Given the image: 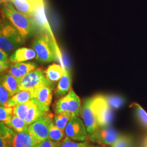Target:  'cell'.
Returning <instances> with one entry per match:
<instances>
[{
	"mask_svg": "<svg viewBox=\"0 0 147 147\" xmlns=\"http://www.w3.org/2000/svg\"><path fill=\"white\" fill-rule=\"evenodd\" d=\"M1 84H2L12 96L20 91L19 80L9 74H5L1 75Z\"/></svg>",
	"mask_w": 147,
	"mask_h": 147,
	"instance_id": "17",
	"label": "cell"
},
{
	"mask_svg": "<svg viewBox=\"0 0 147 147\" xmlns=\"http://www.w3.org/2000/svg\"><path fill=\"white\" fill-rule=\"evenodd\" d=\"M87 147H104L102 146H98V145H92V144H90L89 146H88Z\"/></svg>",
	"mask_w": 147,
	"mask_h": 147,
	"instance_id": "35",
	"label": "cell"
},
{
	"mask_svg": "<svg viewBox=\"0 0 147 147\" xmlns=\"http://www.w3.org/2000/svg\"><path fill=\"white\" fill-rule=\"evenodd\" d=\"M34 90H24L12 96L5 104L6 107H14L16 106L24 104L34 98Z\"/></svg>",
	"mask_w": 147,
	"mask_h": 147,
	"instance_id": "15",
	"label": "cell"
},
{
	"mask_svg": "<svg viewBox=\"0 0 147 147\" xmlns=\"http://www.w3.org/2000/svg\"><path fill=\"white\" fill-rule=\"evenodd\" d=\"M34 98L44 110L49 112L53 99L52 84H47L37 89L34 92Z\"/></svg>",
	"mask_w": 147,
	"mask_h": 147,
	"instance_id": "12",
	"label": "cell"
},
{
	"mask_svg": "<svg viewBox=\"0 0 147 147\" xmlns=\"http://www.w3.org/2000/svg\"><path fill=\"white\" fill-rule=\"evenodd\" d=\"M5 125L16 132H28V125L27 124L25 121L15 115L12 117L11 121Z\"/></svg>",
	"mask_w": 147,
	"mask_h": 147,
	"instance_id": "23",
	"label": "cell"
},
{
	"mask_svg": "<svg viewBox=\"0 0 147 147\" xmlns=\"http://www.w3.org/2000/svg\"><path fill=\"white\" fill-rule=\"evenodd\" d=\"M16 132L1 122L0 147H12Z\"/></svg>",
	"mask_w": 147,
	"mask_h": 147,
	"instance_id": "19",
	"label": "cell"
},
{
	"mask_svg": "<svg viewBox=\"0 0 147 147\" xmlns=\"http://www.w3.org/2000/svg\"><path fill=\"white\" fill-rule=\"evenodd\" d=\"M12 95L5 89V88L1 84L0 86V104L1 106H5L7 102L11 99Z\"/></svg>",
	"mask_w": 147,
	"mask_h": 147,
	"instance_id": "33",
	"label": "cell"
},
{
	"mask_svg": "<svg viewBox=\"0 0 147 147\" xmlns=\"http://www.w3.org/2000/svg\"><path fill=\"white\" fill-rule=\"evenodd\" d=\"M59 142H55L49 140L38 143L34 147H59L61 145Z\"/></svg>",
	"mask_w": 147,
	"mask_h": 147,
	"instance_id": "34",
	"label": "cell"
},
{
	"mask_svg": "<svg viewBox=\"0 0 147 147\" xmlns=\"http://www.w3.org/2000/svg\"><path fill=\"white\" fill-rule=\"evenodd\" d=\"M64 69L60 65L53 63L48 67L46 71L45 76L47 79L52 84L53 82L59 81L64 74Z\"/></svg>",
	"mask_w": 147,
	"mask_h": 147,
	"instance_id": "22",
	"label": "cell"
},
{
	"mask_svg": "<svg viewBox=\"0 0 147 147\" xmlns=\"http://www.w3.org/2000/svg\"><path fill=\"white\" fill-rule=\"evenodd\" d=\"M71 118V116L66 113L56 114L54 116V123L56 126L64 131Z\"/></svg>",
	"mask_w": 147,
	"mask_h": 147,
	"instance_id": "27",
	"label": "cell"
},
{
	"mask_svg": "<svg viewBox=\"0 0 147 147\" xmlns=\"http://www.w3.org/2000/svg\"><path fill=\"white\" fill-rule=\"evenodd\" d=\"M25 39L5 16L1 20L0 30V47L8 54L23 45Z\"/></svg>",
	"mask_w": 147,
	"mask_h": 147,
	"instance_id": "3",
	"label": "cell"
},
{
	"mask_svg": "<svg viewBox=\"0 0 147 147\" xmlns=\"http://www.w3.org/2000/svg\"><path fill=\"white\" fill-rule=\"evenodd\" d=\"M2 12L25 39L31 36L37 29L32 18L18 11L11 2L3 4Z\"/></svg>",
	"mask_w": 147,
	"mask_h": 147,
	"instance_id": "2",
	"label": "cell"
},
{
	"mask_svg": "<svg viewBox=\"0 0 147 147\" xmlns=\"http://www.w3.org/2000/svg\"><path fill=\"white\" fill-rule=\"evenodd\" d=\"M80 115L83 119L88 135L93 134L99 127L93 96L85 100L83 106L81 109Z\"/></svg>",
	"mask_w": 147,
	"mask_h": 147,
	"instance_id": "10",
	"label": "cell"
},
{
	"mask_svg": "<svg viewBox=\"0 0 147 147\" xmlns=\"http://www.w3.org/2000/svg\"><path fill=\"white\" fill-rule=\"evenodd\" d=\"M71 75L68 69H64V74L61 79L59 80L55 95L56 96H63L67 94L71 89Z\"/></svg>",
	"mask_w": 147,
	"mask_h": 147,
	"instance_id": "18",
	"label": "cell"
},
{
	"mask_svg": "<svg viewBox=\"0 0 147 147\" xmlns=\"http://www.w3.org/2000/svg\"><path fill=\"white\" fill-rule=\"evenodd\" d=\"M134 141L131 137L128 135H121L120 137L113 143L111 147H133Z\"/></svg>",
	"mask_w": 147,
	"mask_h": 147,
	"instance_id": "30",
	"label": "cell"
},
{
	"mask_svg": "<svg viewBox=\"0 0 147 147\" xmlns=\"http://www.w3.org/2000/svg\"><path fill=\"white\" fill-rule=\"evenodd\" d=\"M81 100L73 89L59 98L55 105L56 114L66 113L71 118L78 117L81 111Z\"/></svg>",
	"mask_w": 147,
	"mask_h": 147,
	"instance_id": "4",
	"label": "cell"
},
{
	"mask_svg": "<svg viewBox=\"0 0 147 147\" xmlns=\"http://www.w3.org/2000/svg\"><path fill=\"white\" fill-rule=\"evenodd\" d=\"M36 57V53L34 49L21 47L16 49L9 57L12 63L22 62Z\"/></svg>",
	"mask_w": 147,
	"mask_h": 147,
	"instance_id": "14",
	"label": "cell"
},
{
	"mask_svg": "<svg viewBox=\"0 0 147 147\" xmlns=\"http://www.w3.org/2000/svg\"><path fill=\"white\" fill-rule=\"evenodd\" d=\"M20 89L36 91L42 86L52 84L47 79L44 72L40 69H34L19 80Z\"/></svg>",
	"mask_w": 147,
	"mask_h": 147,
	"instance_id": "7",
	"label": "cell"
},
{
	"mask_svg": "<svg viewBox=\"0 0 147 147\" xmlns=\"http://www.w3.org/2000/svg\"><path fill=\"white\" fill-rule=\"evenodd\" d=\"M37 0H9L18 11L31 18Z\"/></svg>",
	"mask_w": 147,
	"mask_h": 147,
	"instance_id": "21",
	"label": "cell"
},
{
	"mask_svg": "<svg viewBox=\"0 0 147 147\" xmlns=\"http://www.w3.org/2000/svg\"><path fill=\"white\" fill-rule=\"evenodd\" d=\"M121 135L110 125L99 127L93 134L89 135L92 142L101 146H111L120 137Z\"/></svg>",
	"mask_w": 147,
	"mask_h": 147,
	"instance_id": "8",
	"label": "cell"
},
{
	"mask_svg": "<svg viewBox=\"0 0 147 147\" xmlns=\"http://www.w3.org/2000/svg\"><path fill=\"white\" fill-rule=\"evenodd\" d=\"M49 112H46L38 104L36 100L33 98V103L27 112L24 121L28 125H30L39 117L45 115Z\"/></svg>",
	"mask_w": 147,
	"mask_h": 147,
	"instance_id": "20",
	"label": "cell"
},
{
	"mask_svg": "<svg viewBox=\"0 0 147 147\" xmlns=\"http://www.w3.org/2000/svg\"><path fill=\"white\" fill-rule=\"evenodd\" d=\"M68 137H65L63 142L59 147H87L90 144L88 141L75 142L71 141Z\"/></svg>",
	"mask_w": 147,
	"mask_h": 147,
	"instance_id": "32",
	"label": "cell"
},
{
	"mask_svg": "<svg viewBox=\"0 0 147 147\" xmlns=\"http://www.w3.org/2000/svg\"><path fill=\"white\" fill-rule=\"evenodd\" d=\"M11 62L8 58V54L1 49L0 50V70L1 72H4L7 69L9 68L11 65Z\"/></svg>",
	"mask_w": 147,
	"mask_h": 147,
	"instance_id": "31",
	"label": "cell"
},
{
	"mask_svg": "<svg viewBox=\"0 0 147 147\" xmlns=\"http://www.w3.org/2000/svg\"><path fill=\"white\" fill-rule=\"evenodd\" d=\"M93 100L99 127L110 125L114 119V114L106 100L105 95H95Z\"/></svg>",
	"mask_w": 147,
	"mask_h": 147,
	"instance_id": "6",
	"label": "cell"
},
{
	"mask_svg": "<svg viewBox=\"0 0 147 147\" xmlns=\"http://www.w3.org/2000/svg\"><path fill=\"white\" fill-rule=\"evenodd\" d=\"M37 67V64L32 62H18L11 64L8 71V73L20 80Z\"/></svg>",
	"mask_w": 147,
	"mask_h": 147,
	"instance_id": "13",
	"label": "cell"
},
{
	"mask_svg": "<svg viewBox=\"0 0 147 147\" xmlns=\"http://www.w3.org/2000/svg\"><path fill=\"white\" fill-rule=\"evenodd\" d=\"M31 18L36 28L40 32L47 33L55 39L45 15L44 0H37Z\"/></svg>",
	"mask_w": 147,
	"mask_h": 147,
	"instance_id": "11",
	"label": "cell"
},
{
	"mask_svg": "<svg viewBox=\"0 0 147 147\" xmlns=\"http://www.w3.org/2000/svg\"><path fill=\"white\" fill-rule=\"evenodd\" d=\"M64 131L67 137L76 141L86 142L89 140L84 122L78 116L70 119Z\"/></svg>",
	"mask_w": 147,
	"mask_h": 147,
	"instance_id": "9",
	"label": "cell"
},
{
	"mask_svg": "<svg viewBox=\"0 0 147 147\" xmlns=\"http://www.w3.org/2000/svg\"><path fill=\"white\" fill-rule=\"evenodd\" d=\"M33 103V98L29 101L13 107V113L22 119H25L27 112Z\"/></svg>",
	"mask_w": 147,
	"mask_h": 147,
	"instance_id": "26",
	"label": "cell"
},
{
	"mask_svg": "<svg viewBox=\"0 0 147 147\" xmlns=\"http://www.w3.org/2000/svg\"><path fill=\"white\" fill-rule=\"evenodd\" d=\"M38 143L28 132H16L12 147H34Z\"/></svg>",
	"mask_w": 147,
	"mask_h": 147,
	"instance_id": "16",
	"label": "cell"
},
{
	"mask_svg": "<svg viewBox=\"0 0 147 147\" xmlns=\"http://www.w3.org/2000/svg\"><path fill=\"white\" fill-rule=\"evenodd\" d=\"M105 98L108 104L112 110L119 109L126 103L125 98L119 95H105Z\"/></svg>",
	"mask_w": 147,
	"mask_h": 147,
	"instance_id": "24",
	"label": "cell"
},
{
	"mask_svg": "<svg viewBox=\"0 0 147 147\" xmlns=\"http://www.w3.org/2000/svg\"><path fill=\"white\" fill-rule=\"evenodd\" d=\"M32 47L36 53V60L42 64L57 61L60 54L55 39L46 32H40L37 36Z\"/></svg>",
	"mask_w": 147,
	"mask_h": 147,
	"instance_id": "1",
	"label": "cell"
},
{
	"mask_svg": "<svg viewBox=\"0 0 147 147\" xmlns=\"http://www.w3.org/2000/svg\"><path fill=\"white\" fill-rule=\"evenodd\" d=\"M133 108L134 109L135 115L138 120L141 123L143 126H144L147 130V113L142 107L137 104L134 103L132 104Z\"/></svg>",
	"mask_w": 147,
	"mask_h": 147,
	"instance_id": "28",
	"label": "cell"
},
{
	"mask_svg": "<svg viewBox=\"0 0 147 147\" xmlns=\"http://www.w3.org/2000/svg\"><path fill=\"white\" fill-rule=\"evenodd\" d=\"M53 114L49 112L28 125V132L38 143L49 139L50 127L53 121Z\"/></svg>",
	"mask_w": 147,
	"mask_h": 147,
	"instance_id": "5",
	"label": "cell"
},
{
	"mask_svg": "<svg viewBox=\"0 0 147 147\" xmlns=\"http://www.w3.org/2000/svg\"><path fill=\"white\" fill-rule=\"evenodd\" d=\"M14 115L13 107H6L5 106H1L0 107V121L1 122L7 124L11 121Z\"/></svg>",
	"mask_w": 147,
	"mask_h": 147,
	"instance_id": "29",
	"label": "cell"
},
{
	"mask_svg": "<svg viewBox=\"0 0 147 147\" xmlns=\"http://www.w3.org/2000/svg\"><path fill=\"white\" fill-rule=\"evenodd\" d=\"M65 131L56 126L53 121L50 127L48 140L55 142H60L65 136Z\"/></svg>",
	"mask_w": 147,
	"mask_h": 147,
	"instance_id": "25",
	"label": "cell"
}]
</instances>
